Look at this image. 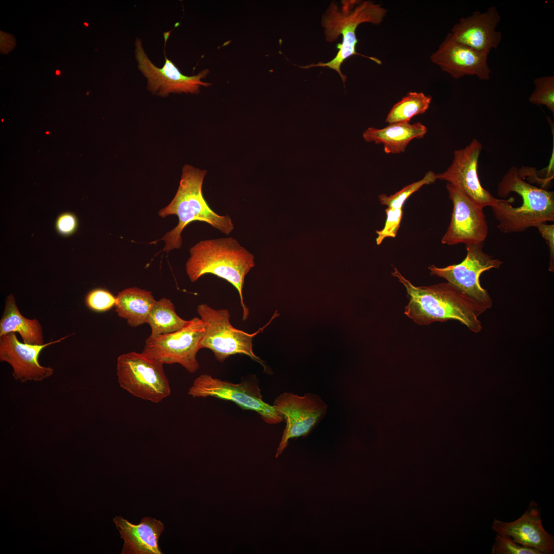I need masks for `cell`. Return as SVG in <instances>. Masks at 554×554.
I'll use <instances>...</instances> for the list:
<instances>
[{
    "instance_id": "6da1fadb",
    "label": "cell",
    "mask_w": 554,
    "mask_h": 554,
    "mask_svg": "<svg viewBox=\"0 0 554 554\" xmlns=\"http://www.w3.org/2000/svg\"><path fill=\"white\" fill-rule=\"evenodd\" d=\"M391 274L405 287L409 302L404 314L419 325L450 320L459 321L472 332L483 329L479 316L487 309L449 282L416 286L393 268Z\"/></svg>"
},
{
    "instance_id": "7a4b0ae2",
    "label": "cell",
    "mask_w": 554,
    "mask_h": 554,
    "mask_svg": "<svg viewBox=\"0 0 554 554\" xmlns=\"http://www.w3.org/2000/svg\"><path fill=\"white\" fill-rule=\"evenodd\" d=\"M518 194L522 203L513 207L514 200L497 199L492 210L498 222L497 227L504 233L523 232L530 227L554 221V192L537 187L525 181L516 166L511 167L498 184L497 193L506 197L510 192Z\"/></svg>"
},
{
    "instance_id": "3957f363",
    "label": "cell",
    "mask_w": 554,
    "mask_h": 554,
    "mask_svg": "<svg viewBox=\"0 0 554 554\" xmlns=\"http://www.w3.org/2000/svg\"><path fill=\"white\" fill-rule=\"evenodd\" d=\"M190 254L186 271L191 282L207 273L228 281L238 291L242 320H246L249 312L244 302L243 288L246 275L254 267V255L231 237L200 241L190 248Z\"/></svg>"
},
{
    "instance_id": "277c9868",
    "label": "cell",
    "mask_w": 554,
    "mask_h": 554,
    "mask_svg": "<svg viewBox=\"0 0 554 554\" xmlns=\"http://www.w3.org/2000/svg\"><path fill=\"white\" fill-rule=\"evenodd\" d=\"M387 12L385 8L370 1L343 0L341 1L340 6L332 2L323 15L321 24L328 42H334L342 36V43L337 46L339 52L328 62H320L300 67L307 69L327 67L336 71L344 84L346 76L342 73L341 67L344 61L349 57L360 55L381 65L382 62L379 59L362 55L357 52L355 47L358 41L355 31L362 23L380 24L384 20Z\"/></svg>"
},
{
    "instance_id": "5b68a950",
    "label": "cell",
    "mask_w": 554,
    "mask_h": 554,
    "mask_svg": "<svg viewBox=\"0 0 554 554\" xmlns=\"http://www.w3.org/2000/svg\"><path fill=\"white\" fill-rule=\"evenodd\" d=\"M206 173L205 170L189 165L183 167L176 194L172 201L159 212L162 217L176 215L179 218L176 226L158 240L165 241L163 251L169 252L179 249L182 243V232L189 223L194 221L207 223L226 235H229L234 229L229 215L218 214L211 209L205 200L202 185Z\"/></svg>"
},
{
    "instance_id": "8992f818",
    "label": "cell",
    "mask_w": 554,
    "mask_h": 554,
    "mask_svg": "<svg viewBox=\"0 0 554 554\" xmlns=\"http://www.w3.org/2000/svg\"><path fill=\"white\" fill-rule=\"evenodd\" d=\"M197 312L205 327L200 344V349L207 348L211 350L215 359L221 363L231 355H246L261 364L264 370L268 372L267 367L264 362L253 351L252 340L278 315L276 312L266 325L253 333L233 327L230 322L229 312L226 309H215L203 303L198 305Z\"/></svg>"
},
{
    "instance_id": "52a82bcc",
    "label": "cell",
    "mask_w": 554,
    "mask_h": 554,
    "mask_svg": "<svg viewBox=\"0 0 554 554\" xmlns=\"http://www.w3.org/2000/svg\"><path fill=\"white\" fill-rule=\"evenodd\" d=\"M163 365L143 352L123 353L117 359L119 385L136 398L158 403L171 393Z\"/></svg>"
},
{
    "instance_id": "ba28073f",
    "label": "cell",
    "mask_w": 554,
    "mask_h": 554,
    "mask_svg": "<svg viewBox=\"0 0 554 554\" xmlns=\"http://www.w3.org/2000/svg\"><path fill=\"white\" fill-rule=\"evenodd\" d=\"M205 331L204 322L194 317L175 332L148 337L143 352L163 364H179L190 373L199 368L196 354Z\"/></svg>"
},
{
    "instance_id": "9c48e42d",
    "label": "cell",
    "mask_w": 554,
    "mask_h": 554,
    "mask_svg": "<svg viewBox=\"0 0 554 554\" xmlns=\"http://www.w3.org/2000/svg\"><path fill=\"white\" fill-rule=\"evenodd\" d=\"M193 398L213 397L231 401L241 408L255 411L267 424H278L284 421L273 405L263 401L258 383L245 380L239 384L214 378L208 374L197 377L188 390Z\"/></svg>"
},
{
    "instance_id": "30bf717a",
    "label": "cell",
    "mask_w": 554,
    "mask_h": 554,
    "mask_svg": "<svg viewBox=\"0 0 554 554\" xmlns=\"http://www.w3.org/2000/svg\"><path fill=\"white\" fill-rule=\"evenodd\" d=\"M483 243L466 245V256L461 263L445 267L434 265L428 267L430 274L446 280L487 309L491 308L492 300L480 282L481 274L491 269L500 268L503 262L483 250Z\"/></svg>"
},
{
    "instance_id": "8fae6325",
    "label": "cell",
    "mask_w": 554,
    "mask_h": 554,
    "mask_svg": "<svg viewBox=\"0 0 554 554\" xmlns=\"http://www.w3.org/2000/svg\"><path fill=\"white\" fill-rule=\"evenodd\" d=\"M273 406L286 422L276 458L288 446L290 439L308 436L324 417L328 408L318 395L310 393L301 397L284 392L275 399Z\"/></svg>"
},
{
    "instance_id": "7c38bea8",
    "label": "cell",
    "mask_w": 554,
    "mask_h": 554,
    "mask_svg": "<svg viewBox=\"0 0 554 554\" xmlns=\"http://www.w3.org/2000/svg\"><path fill=\"white\" fill-rule=\"evenodd\" d=\"M482 144L476 138L465 148L454 151L451 165L443 172L436 174L437 180L445 181L460 191L476 205L492 206L498 199L481 184L478 173Z\"/></svg>"
},
{
    "instance_id": "4fadbf2b",
    "label": "cell",
    "mask_w": 554,
    "mask_h": 554,
    "mask_svg": "<svg viewBox=\"0 0 554 554\" xmlns=\"http://www.w3.org/2000/svg\"><path fill=\"white\" fill-rule=\"evenodd\" d=\"M446 188L453 210L442 243L468 245L484 243L488 232L484 208L474 204L450 184H447Z\"/></svg>"
},
{
    "instance_id": "5bb4252c",
    "label": "cell",
    "mask_w": 554,
    "mask_h": 554,
    "mask_svg": "<svg viewBox=\"0 0 554 554\" xmlns=\"http://www.w3.org/2000/svg\"><path fill=\"white\" fill-rule=\"evenodd\" d=\"M134 55L138 69L147 80L148 89L160 96H166L170 93H197L201 86L210 85L201 81L208 73V70L193 76L183 75L167 58L165 49L164 65L161 68L156 67L145 53L142 41L138 38L135 41Z\"/></svg>"
},
{
    "instance_id": "9a60e30c",
    "label": "cell",
    "mask_w": 554,
    "mask_h": 554,
    "mask_svg": "<svg viewBox=\"0 0 554 554\" xmlns=\"http://www.w3.org/2000/svg\"><path fill=\"white\" fill-rule=\"evenodd\" d=\"M72 334L42 345L22 343L15 333L2 335L0 337V361L7 362L12 366V375L17 381L22 382L42 381L52 375L54 370L39 364L41 351L45 347L60 343Z\"/></svg>"
},
{
    "instance_id": "2e32d148",
    "label": "cell",
    "mask_w": 554,
    "mask_h": 554,
    "mask_svg": "<svg viewBox=\"0 0 554 554\" xmlns=\"http://www.w3.org/2000/svg\"><path fill=\"white\" fill-rule=\"evenodd\" d=\"M488 56L457 42L449 33L430 55V60L455 79L476 75L480 80L487 81L491 72Z\"/></svg>"
},
{
    "instance_id": "e0dca14e",
    "label": "cell",
    "mask_w": 554,
    "mask_h": 554,
    "mask_svg": "<svg viewBox=\"0 0 554 554\" xmlns=\"http://www.w3.org/2000/svg\"><path fill=\"white\" fill-rule=\"evenodd\" d=\"M500 21L498 9L492 6L483 12L476 11L460 18L449 33L457 42L489 55L502 39V33L497 30Z\"/></svg>"
},
{
    "instance_id": "ac0fdd59",
    "label": "cell",
    "mask_w": 554,
    "mask_h": 554,
    "mask_svg": "<svg viewBox=\"0 0 554 554\" xmlns=\"http://www.w3.org/2000/svg\"><path fill=\"white\" fill-rule=\"evenodd\" d=\"M492 529L497 534L507 536L518 544L540 551L542 554L554 551V539L544 528L537 504L532 502L522 516L506 522L494 519Z\"/></svg>"
},
{
    "instance_id": "d6986e66",
    "label": "cell",
    "mask_w": 554,
    "mask_h": 554,
    "mask_svg": "<svg viewBox=\"0 0 554 554\" xmlns=\"http://www.w3.org/2000/svg\"><path fill=\"white\" fill-rule=\"evenodd\" d=\"M121 537L125 543L123 554H162L159 539L164 529L159 520L150 517L143 518L141 522L133 524L121 516L113 519Z\"/></svg>"
},
{
    "instance_id": "ffe728a7",
    "label": "cell",
    "mask_w": 554,
    "mask_h": 554,
    "mask_svg": "<svg viewBox=\"0 0 554 554\" xmlns=\"http://www.w3.org/2000/svg\"><path fill=\"white\" fill-rule=\"evenodd\" d=\"M427 132V127L420 122L398 123L382 129L369 127L363 132V136L367 142L383 144L386 153L399 154L405 151L411 140L422 138Z\"/></svg>"
},
{
    "instance_id": "44dd1931",
    "label": "cell",
    "mask_w": 554,
    "mask_h": 554,
    "mask_svg": "<svg viewBox=\"0 0 554 554\" xmlns=\"http://www.w3.org/2000/svg\"><path fill=\"white\" fill-rule=\"evenodd\" d=\"M115 310L132 327L147 323L156 300L151 292L134 287L125 289L116 296Z\"/></svg>"
},
{
    "instance_id": "7402d4cb",
    "label": "cell",
    "mask_w": 554,
    "mask_h": 554,
    "mask_svg": "<svg viewBox=\"0 0 554 554\" xmlns=\"http://www.w3.org/2000/svg\"><path fill=\"white\" fill-rule=\"evenodd\" d=\"M18 333L23 342L32 345L44 344L43 328L35 319L24 317L19 311L15 297L8 295L5 300V308L0 321V337Z\"/></svg>"
},
{
    "instance_id": "603a6c76",
    "label": "cell",
    "mask_w": 554,
    "mask_h": 554,
    "mask_svg": "<svg viewBox=\"0 0 554 554\" xmlns=\"http://www.w3.org/2000/svg\"><path fill=\"white\" fill-rule=\"evenodd\" d=\"M189 322L179 316L173 303L163 298L156 301L148 317L147 323L151 328L149 337L168 334L177 331Z\"/></svg>"
},
{
    "instance_id": "cb8c5ba5",
    "label": "cell",
    "mask_w": 554,
    "mask_h": 554,
    "mask_svg": "<svg viewBox=\"0 0 554 554\" xmlns=\"http://www.w3.org/2000/svg\"><path fill=\"white\" fill-rule=\"evenodd\" d=\"M431 98V96L422 92H409L391 108L386 122L389 124L410 123L413 117L426 112L429 107Z\"/></svg>"
},
{
    "instance_id": "d4e9b609",
    "label": "cell",
    "mask_w": 554,
    "mask_h": 554,
    "mask_svg": "<svg viewBox=\"0 0 554 554\" xmlns=\"http://www.w3.org/2000/svg\"><path fill=\"white\" fill-rule=\"evenodd\" d=\"M436 174L433 171H429L421 180L406 186L393 194H380L379 199L381 204L387 206V207L402 208L405 201L412 194L424 185L432 184L436 181Z\"/></svg>"
},
{
    "instance_id": "484cf974",
    "label": "cell",
    "mask_w": 554,
    "mask_h": 554,
    "mask_svg": "<svg viewBox=\"0 0 554 554\" xmlns=\"http://www.w3.org/2000/svg\"><path fill=\"white\" fill-rule=\"evenodd\" d=\"M535 89L529 101L536 105H544L554 113V76L537 77L533 80Z\"/></svg>"
},
{
    "instance_id": "4316f807",
    "label": "cell",
    "mask_w": 554,
    "mask_h": 554,
    "mask_svg": "<svg viewBox=\"0 0 554 554\" xmlns=\"http://www.w3.org/2000/svg\"><path fill=\"white\" fill-rule=\"evenodd\" d=\"M116 296L109 291L102 288L90 291L85 297L87 307L97 312H104L110 310L116 304Z\"/></svg>"
},
{
    "instance_id": "83f0119b",
    "label": "cell",
    "mask_w": 554,
    "mask_h": 554,
    "mask_svg": "<svg viewBox=\"0 0 554 554\" xmlns=\"http://www.w3.org/2000/svg\"><path fill=\"white\" fill-rule=\"evenodd\" d=\"M492 554H542L537 549L521 545L505 535L497 534L492 547Z\"/></svg>"
},
{
    "instance_id": "f1b7e54d",
    "label": "cell",
    "mask_w": 554,
    "mask_h": 554,
    "mask_svg": "<svg viewBox=\"0 0 554 554\" xmlns=\"http://www.w3.org/2000/svg\"><path fill=\"white\" fill-rule=\"evenodd\" d=\"M385 212L386 219L384 226L382 229L376 231L378 236L375 241L378 245L386 238H395L403 214L402 208L387 207Z\"/></svg>"
},
{
    "instance_id": "f546056e",
    "label": "cell",
    "mask_w": 554,
    "mask_h": 554,
    "mask_svg": "<svg viewBox=\"0 0 554 554\" xmlns=\"http://www.w3.org/2000/svg\"><path fill=\"white\" fill-rule=\"evenodd\" d=\"M78 227V220L76 215L71 212L61 213L56 218L55 228L57 232L63 236H69L76 231Z\"/></svg>"
},
{
    "instance_id": "4dcf8cb0",
    "label": "cell",
    "mask_w": 554,
    "mask_h": 554,
    "mask_svg": "<svg viewBox=\"0 0 554 554\" xmlns=\"http://www.w3.org/2000/svg\"><path fill=\"white\" fill-rule=\"evenodd\" d=\"M541 236L544 238L547 244L550 253V262L549 270L553 272L554 270V225H548L546 223H542L537 225L536 227Z\"/></svg>"
},
{
    "instance_id": "1f68e13d",
    "label": "cell",
    "mask_w": 554,
    "mask_h": 554,
    "mask_svg": "<svg viewBox=\"0 0 554 554\" xmlns=\"http://www.w3.org/2000/svg\"><path fill=\"white\" fill-rule=\"evenodd\" d=\"M60 73L61 72H60V71L59 70H56V72H55L56 75H59L60 74Z\"/></svg>"
},
{
    "instance_id": "d6a6232c",
    "label": "cell",
    "mask_w": 554,
    "mask_h": 554,
    "mask_svg": "<svg viewBox=\"0 0 554 554\" xmlns=\"http://www.w3.org/2000/svg\"><path fill=\"white\" fill-rule=\"evenodd\" d=\"M84 24L86 26H88V24H87L86 23H85Z\"/></svg>"
}]
</instances>
